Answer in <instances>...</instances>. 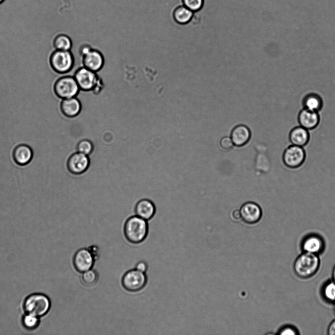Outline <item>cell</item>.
Returning <instances> with one entry per match:
<instances>
[{"label": "cell", "instance_id": "cell-29", "mask_svg": "<svg viewBox=\"0 0 335 335\" xmlns=\"http://www.w3.org/2000/svg\"><path fill=\"white\" fill-rule=\"evenodd\" d=\"M279 334L284 335H295L298 334V333L294 328L291 327H285L279 331Z\"/></svg>", "mask_w": 335, "mask_h": 335}, {"label": "cell", "instance_id": "cell-15", "mask_svg": "<svg viewBox=\"0 0 335 335\" xmlns=\"http://www.w3.org/2000/svg\"><path fill=\"white\" fill-rule=\"evenodd\" d=\"M136 215L145 220L151 219L155 214L156 208L154 203L147 199L140 200L135 208Z\"/></svg>", "mask_w": 335, "mask_h": 335}, {"label": "cell", "instance_id": "cell-3", "mask_svg": "<svg viewBox=\"0 0 335 335\" xmlns=\"http://www.w3.org/2000/svg\"><path fill=\"white\" fill-rule=\"evenodd\" d=\"M50 302L45 295L34 293L25 300L24 308L27 313L40 317L45 315L49 310Z\"/></svg>", "mask_w": 335, "mask_h": 335}, {"label": "cell", "instance_id": "cell-28", "mask_svg": "<svg viewBox=\"0 0 335 335\" xmlns=\"http://www.w3.org/2000/svg\"><path fill=\"white\" fill-rule=\"evenodd\" d=\"M220 144L221 148L225 150L231 149L233 146L231 138L227 136L223 137L221 139Z\"/></svg>", "mask_w": 335, "mask_h": 335}, {"label": "cell", "instance_id": "cell-12", "mask_svg": "<svg viewBox=\"0 0 335 335\" xmlns=\"http://www.w3.org/2000/svg\"><path fill=\"white\" fill-rule=\"evenodd\" d=\"M81 62L82 66L97 72L104 66V58L100 51L92 49L82 56Z\"/></svg>", "mask_w": 335, "mask_h": 335}, {"label": "cell", "instance_id": "cell-22", "mask_svg": "<svg viewBox=\"0 0 335 335\" xmlns=\"http://www.w3.org/2000/svg\"><path fill=\"white\" fill-rule=\"evenodd\" d=\"M53 44L55 48L57 50L70 51L72 47L71 38L65 34L56 35L53 40Z\"/></svg>", "mask_w": 335, "mask_h": 335}, {"label": "cell", "instance_id": "cell-27", "mask_svg": "<svg viewBox=\"0 0 335 335\" xmlns=\"http://www.w3.org/2000/svg\"><path fill=\"white\" fill-rule=\"evenodd\" d=\"M185 6L193 12L199 10L202 6L203 0H183Z\"/></svg>", "mask_w": 335, "mask_h": 335}, {"label": "cell", "instance_id": "cell-31", "mask_svg": "<svg viewBox=\"0 0 335 335\" xmlns=\"http://www.w3.org/2000/svg\"><path fill=\"white\" fill-rule=\"evenodd\" d=\"M327 331L328 335H335V319L330 323Z\"/></svg>", "mask_w": 335, "mask_h": 335}, {"label": "cell", "instance_id": "cell-5", "mask_svg": "<svg viewBox=\"0 0 335 335\" xmlns=\"http://www.w3.org/2000/svg\"><path fill=\"white\" fill-rule=\"evenodd\" d=\"M80 89L73 76H64L59 77L54 85V91L60 99L75 97Z\"/></svg>", "mask_w": 335, "mask_h": 335}, {"label": "cell", "instance_id": "cell-9", "mask_svg": "<svg viewBox=\"0 0 335 335\" xmlns=\"http://www.w3.org/2000/svg\"><path fill=\"white\" fill-rule=\"evenodd\" d=\"M94 263V257L88 249L82 248L75 253L73 258V264L75 269L83 273L92 269Z\"/></svg>", "mask_w": 335, "mask_h": 335}, {"label": "cell", "instance_id": "cell-18", "mask_svg": "<svg viewBox=\"0 0 335 335\" xmlns=\"http://www.w3.org/2000/svg\"><path fill=\"white\" fill-rule=\"evenodd\" d=\"M250 138L251 131L249 129L243 125L235 127L231 133V139L233 145L237 147L245 145Z\"/></svg>", "mask_w": 335, "mask_h": 335}, {"label": "cell", "instance_id": "cell-32", "mask_svg": "<svg viewBox=\"0 0 335 335\" xmlns=\"http://www.w3.org/2000/svg\"><path fill=\"white\" fill-rule=\"evenodd\" d=\"M232 217L236 220H238L241 218L240 210L236 209L234 210L232 213Z\"/></svg>", "mask_w": 335, "mask_h": 335}, {"label": "cell", "instance_id": "cell-33", "mask_svg": "<svg viewBox=\"0 0 335 335\" xmlns=\"http://www.w3.org/2000/svg\"><path fill=\"white\" fill-rule=\"evenodd\" d=\"M332 276H333V279L334 280V282H335V265L334 266L333 269Z\"/></svg>", "mask_w": 335, "mask_h": 335}, {"label": "cell", "instance_id": "cell-20", "mask_svg": "<svg viewBox=\"0 0 335 335\" xmlns=\"http://www.w3.org/2000/svg\"><path fill=\"white\" fill-rule=\"evenodd\" d=\"M303 104L304 108L318 112L323 106V101L319 95L310 93L305 96Z\"/></svg>", "mask_w": 335, "mask_h": 335}, {"label": "cell", "instance_id": "cell-24", "mask_svg": "<svg viewBox=\"0 0 335 335\" xmlns=\"http://www.w3.org/2000/svg\"><path fill=\"white\" fill-rule=\"evenodd\" d=\"M93 149L94 146L92 142L86 139L80 141L77 145V150L78 152L87 155L92 153Z\"/></svg>", "mask_w": 335, "mask_h": 335}, {"label": "cell", "instance_id": "cell-25", "mask_svg": "<svg viewBox=\"0 0 335 335\" xmlns=\"http://www.w3.org/2000/svg\"><path fill=\"white\" fill-rule=\"evenodd\" d=\"M323 295L324 298L330 302H335V282L327 283L323 288Z\"/></svg>", "mask_w": 335, "mask_h": 335}, {"label": "cell", "instance_id": "cell-11", "mask_svg": "<svg viewBox=\"0 0 335 335\" xmlns=\"http://www.w3.org/2000/svg\"><path fill=\"white\" fill-rule=\"evenodd\" d=\"M241 218L248 224H254L261 218L262 211L258 204L249 202L243 204L240 209Z\"/></svg>", "mask_w": 335, "mask_h": 335}, {"label": "cell", "instance_id": "cell-4", "mask_svg": "<svg viewBox=\"0 0 335 335\" xmlns=\"http://www.w3.org/2000/svg\"><path fill=\"white\" fill-rule=\"evenodd\" d=\"M50 62L51 66L56 72L67 74L73 69L74 58L70 51L56 50L51 54Z\"/></svg>", "mask_w": 335, "mask_h": 335}, {"label": "cell", "instance_id": "cell-16", "mask_svg": "<svg viewBox=\"0 0 335 335\" xmlns=\"http://www.w3.org/2000/svg\"><path fill=\"white\" fill-rule=\"evenodd\" d=\"M62 113L67 117H74L80 113L82 104L80 101L76 97L63 99L60 103Z\"/></svg>", "mask_w": 335, "mask_h": 335}, {"label": "cell", "instance_id": "cell-30", "mask_svg": "<svg viewBox=\"0 0 335 335\" xmlns=\"http://www.w3.org/2000/svg\"><path fill=\"white\" fill-rule=\"evenodd\" d=\"M135 269L141 272L145 273L148 269V266L145 262L141 261L136 264Z\"/></svg>", "mask_w": 335, "mask_h": 335}, {"label": "cell", "instance_id": "cell-34", "mask_svg": "<svg viewBox=\"0 0 335 335\" xmlns=\"http://www.w3.org/2000/svg\"><path fill=\"white\" fill-rule=\"evenodd\" d=\"M4 1L5 0H0V5L2 4Z\"/></svg>", "mask_w": 335, "mask_h": 335}, {"label": "cell", "instance_id": "cell-17", "mask_svg": "<svg viewBox=\"0 0 335 335\" xmlns=\"http://www.w3.org/2000/svg\"><path fill=\"white\" fill-rule=\"evenodd\" d=\"M33 157V151L28 145L21 144L16 146L13 152V158L15 162L20 165L29 163Z\"/></svg>", "mask_w": 335, "mask_h": 335}, {"label": "cell", "instance_id": "cell-8", "mask_svg": "<svg viewBox=\"0 0 335 335\" xmlns=\"http://www.w3.org/2000/svg\"><path fill=\"white\" fill-rule=\"evenodd\" d=\"M89 165L90 159L88 156L78 152L72 154L67 162L68 171L74 175H80L84 173Z\"/></svg>", "mask_w": 335, "mask_h": 335}, {"label": "cell", "instance_id": "cell-2", "mask_svg": "<svg viewBox=\"0 0 335 335\" xmlns=\"http://www.w3.org/2000/svg\"><path fill=\"white\" fill-rule=\"evenodd\" d=\"M320 266L317 255L305 252L300 255L294 263L295 274L301 278H308L314 275Z\"/></svg>", "mask_w": 335, "mask_h": 335}, {"label": "cell", "instance_id": "cell-1", "mask_svg": "<svg viewBox=\"0 0 335 335\" xmlns=\"http://www.w3.org/2000/svg\"><path fill=\"white\" fill-rule=\"evenodd\" d=\"M148 232L147 221L137 215L129 217L124 224L125 236L131 243L138 244L142 242L147 236Z\"/></svg>", "mask_w": 335, "mask_h": 335}, {"label": "cell", "instance_id": "cell-21", "mask_svg": "<svg viewBox=\"0 0 335 335\" xmlns=\"http://www.w3.org/2000/svg\"><path fill=\"white\" fill-rule=\"evenodd\" d=\"M193 11L185 6H180L173 12V16L175 21L180 24H185L192 19Z\"/></svg>", "mask_w": 335, "mask_h": 335}, {"label": "cell", "instance_id": "cell-7", "mask_svg": "<svg viewBox=\"0 0 335 335\" xmlns=\"http://www.w3.org/2000/svg\"><path fill=\"white\" fill-rule=\"evenodd\" d=\"M80 90L84 91H92L97 85L99 78L96 72L84 66L78 68L74 75Z\"/></svg>", "mask_w": 335, "mask_h": 335}, {"label": "cell", "instance_id": "cell-10", "mask_svg": "<svg viewBox=\"0 0 335 335\" xmlns=\"http://www.w3.org/2000/svg\"><path fill=\"white\" fill-rule=\"evenodd\" d=\"M305 153L303 147L292 145L284 151L283 160L285 164L291 168L301 165L304 162Z\"/></svg>", "mask_w": 335, "mask_h": 335}, {"label": "cell", "instance_id": "cell-23", "mask_svg": "<svg viewBox=\"0 0 335 335\" xmlns=\"http://www.w3.org/2000/svg\"><path fill=\"white\" fill-rule=\"evenodd\" d=\"M98 279L97 273L92 269L83 272L81 276L82 282L87 286L94 285L97 282Z\"/></svg>", "mask_w": 335, "mask_h": 335}, {"label": "cell", "instance_id": "cell-6", "mask_svg": "<svg viewBox=\"0 0 335 335\" xmlns=\"http://www.w3.org/2000/svg\"><path fill=\"white\" fill-rule=\"evenodd\" d=\"M147 279L145 273L136 269L129 270L122 279L123 287L127 291L136 292L142 289L146 285Z\"/></svg>", "mask_w": 335, "mask_h": 335}, {"label": "cell", "instance_id": "cell-14", "mask_svg": "<svg viewBox=\"0 0 335 335\" xmlns=\"http://www.w3.org/2000/svg\"><path fill=\"white\" fill-rule=\"evenodd\" d=\"M324 242L318 235L310 234L307 236L302 244V247L305 252L317 255L324 249Z\"/></svg>", "mask_w": 335, "mask_h": 335}, {"label": "cell", "instance_id": "cell-13", "mask_svg": "<svg viewBox=\"0 0 335 335\" xmlns=\"http://www.w3.org/2000/svg\"><path fill=\"white\" fill-rule=\"evenodd\" d=\"M297 121L299 126L307 130H311L318 126L320 122V117L318 112L304 108L300 111Z\"/></svg>", "mask_w": 335, "mask_h": 335}, {"label": "cell", "instance_id": "cell-35", "mask_svg": "<svg viewBox=\"0 0 335 335\" xmlns=\"http://www.w3.org/2000/svg\"><path fill=\"white\" fill-rule=\"evenodd\" d=\"M334 312H335V304L334 307Z\"/></svg>", "mask_w": 335, "mask_h": 335}, {"label": "cell", "instance_id": "cell-26", "mask_svg": "<svg viewBox=\"0 0 335 335\" xmlns=\"http://www.w3.org/2000/svg\"><path fill=\"white\" fill-rule=\"evenodd\" d=\"M23 323L24 326L29 329H32L36 328L39 324L38 317L27 313L23 318Z\"/></svg>", "mask_w": 335, "mask_h": 335}, {"label": "cell", "instance_id": "cell-19", "mask_svg": "<svg viewBox=\"0 0 335 335\" xmlns=\"http://www.w3.org/2000/svg\"><path fill=\"white\" fill-rule=\"evenodd\" d=\"M309 137L308 130L300 126L294 128L289 134L292 145L300 147H303L307 143Z\"/></svg>", "mask_w": 335, "mask_h": 335}]
</instances>
